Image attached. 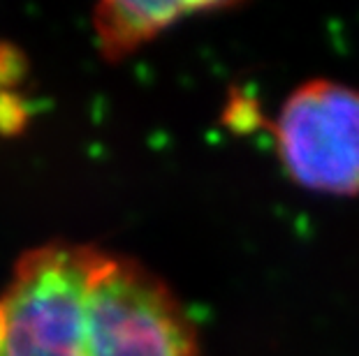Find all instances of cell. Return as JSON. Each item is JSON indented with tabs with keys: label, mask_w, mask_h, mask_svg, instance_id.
Here are the masks:
<instances>
[{
	"label": "cell",
	"mask_w": 359,
	"mask_h": 356,
	"mask_svg": "<svg viewBox=\"0 0 359 356\" xmlns=\"http://www.w3.org/2000/svg\"><path fill=\"white\" fill-rule=\"evenodd\" d=\"M0 356H200L186 310L140 262L44 243L0 292Z\"/></svg>",
	"instance_id": "6da1fadb"
},
{
	"label": "cell",
	"mask_w": 359,
	"mask_h": 356,
	"mask_svg": "<svg viewBox=\"0 0 359 356\" xmlns=\"http://www.w3.org/2000/svg\"><path fill=\"white\" fill-rule=\"evenodd\" d=\"M283 169L304 190L359 194V90L311 79L287 95L273 123Z\"/></svg>",
	"instance_id": "7a4b0ae2"
},
{
	"label": "cell",
	"mask_w": 359,
	"mask_h": 356,
	"mask_svg": "<svg viewBox=\"0 0 359 356\" xmlns=\"http://www.w3.org/2000/svg\"><path fill=\"white\" fill-rule=\"evenodd\" d=\"M232 3H135V0H107L93 12V30L107 60H121L135 54L193 14L232 10Z\"/></svg>",
	"instance_id": "3957f363"
},
{
	"label": "cell",
	"mask_w": 359,
	"mask_h": 356,
	"mask_svg": "<svg viewBox=\"0 0 359 356\" xmlns=\"http://www.w3.org/2000/svg\"><path fill=\"white\" fill-rule=\"evenodd\" d=\"M17 60L19 56L12 54V49L7 47V44H0V95L5 93V86H10V83L17 79Z\"/></svg>",
	"instance_id": "277c9868"
}]
</instances>
